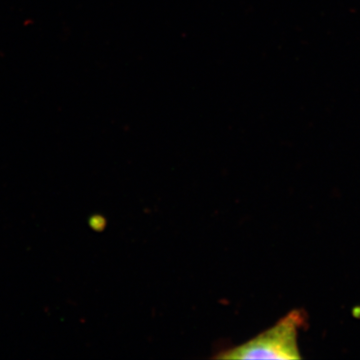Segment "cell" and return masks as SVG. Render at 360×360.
<instances>
[{
	"label": "cell",
	"mask_w": 360,
	"mask_h": 360,
	"mask_svg": "<svg viewBox=\"0 0 360 360\" xmlns=\"http://www.w3.org/2000/svg\"><path fill=\"white\" fill-rule=\"evenodd\" d=\"M304 314L293 310L252 340L225 350L219 359H302L298 348V333L304 326Z\"/></svg>",
	"instance_id": "cell-1"
}]
</instances>
